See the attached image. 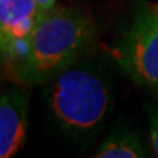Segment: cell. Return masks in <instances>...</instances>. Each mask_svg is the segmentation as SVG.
Instances as JSON below:
<instances>
[{
    "instance_id": "obj_1",
    "label": "cell",
    "mask_w": 158,
    "mask_h": 158,
    "mask_svg": "<svg viewBox=\"0 0 158 158\" xmlns=\"http://www.w3.org/2000/svg\"><path fill=\"white\" fill-rule=\"evenodd\" d=\"M44 86L53 124L76 142H89L97 136L114 108L111 68L89 53L51 76Z\"/></svg>"
},
{
    "instance_id": "obj_2",
    "label": "cell",
    "mask_w": 158,
    "mask_h": 158,
    "mask_svg": "<svg viewBox=\"0 0 158 158\" xmlns=\"http://www.w3.org/2000/svg\"><path fill=\"white\" fill-rule=\"evenodd\" d=\"M97 25L89 13L70 6H54L37 21L18 84L44 85L62 69L88 54Z\"/></svg>"
},
{
    "instance_id": "obj_3",
    "label": "cell",
    "mask_w": 158,
    "mask_h": 158,
    "mask_svg": "<svg viewBox=\"0 0 158 158\" xmlns=\"http://www.w3.org/2000/svg\"><path fill=\"white\" fill-rule=\"evenodd\" d=\"M113 60L135 84L158 94V6L136 2L129 28L113 48Z\"/></svg>"
},
{
    "instance_id": "obj_4",
    "label": "cell",
    "mask_w": 158,
    "mask_h": 158,
    "mask_svg": "<svg viewBox=\"0 0 158 158\" xmlns=\"http://www.w3.org/2000/svg\"><path fill=\"white\" fill-rule=\"evenodd\" d=\"M40 18L35 0H0V51L9 78L18 76Z\"/></svg>"
},
{
    "instance_id": "obj_5",
    "label": "cell",
    "mask_w": 158,
    "mask_h": 158,
    "mask_svg": "<svg viewBox=\"0 0 158 158\" xmlns=\"http://www.w3.org/2000/svg\"><path fill=\"white\" fill-rule=\"evenodd\" d=\"M29 86H10L0 97V157L10 158L22 148L29 114Z\"/></svg>"
},
{
    "instance_id": "obj_6",
    "label": "cell",
    "mask_w": 158,
    "mask_h": 158,
    "mask_svg": "<svg viewBox=\"0 0 158 158\" xmlns=\"http://www.w3.org/2000/svg\"><path fill=\"white\" fill-rule=\"evenodd\" d=\"M151 152V147H147L136 130L118 126L102 139L94 155L98 158H145Z\"/></svg>"
},
{
    "instance_id": "obj_7",
    "label": "cell",
    "mask_w": 158,
    "mask_h": 158,
    "mask_svg": "<svg viewBox=\"0 0 158 158\" xmlns=\"http://www.w3.org/2000/svg\"><path fill=\"white\" fill-rule=\"evenodd\" d=\"M148 132L151 151L158 157V101L148 104Z\"/></svg>"
},
{
    "instance_id": "obj_8",
    "label": "cell",
    "mask_w": 158,
    "mask_h": 158,
    "mask_svg": "<svg viewBox=\"0 0 158 158\" xmlns=\"http://www.w3.org/2000/svg\"><path fill=\"white\" fill-rule=\"evenodd\" d=\"M37 3V7H38V13H45L50 9H53L56 6V0H35Z\"/></svg>"
}]
</instances>
